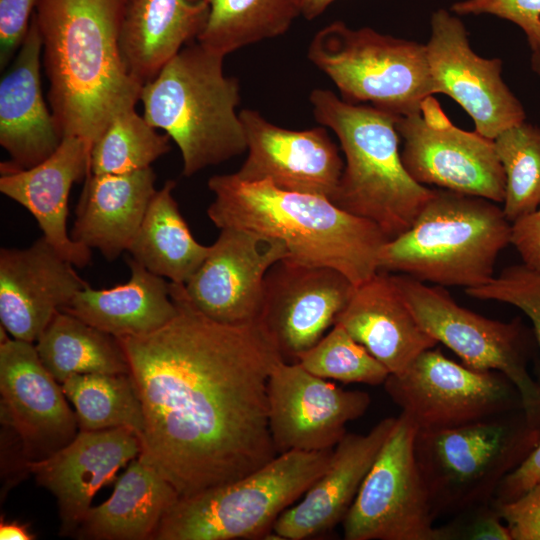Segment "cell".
Instances as JSON below:
<instances>
[{
    "mask_svg": "<svg viewBox=\"0 0 540 540\" xmlns=\"http://www.w3.org/2000/svg\"><path fill=\"white\" fill-rule=\"evenodd\" d=\"M176 316L160 329L117 338L142 403L139 456L188 497L238 480L278 453L267 383L282 359L259 321L216 322L171 282Z\"/></svg>",
    "mask_w": 540,
    "mask_h": 540,
    "instance_id": "6da1fadb",
    "label": "cell"
},
{
    "mask_svg": "<svg viewBox=\"0 0 540 540\" xmlns=\"http://www.w3.org/2000/svg\"><path fill=\"white\" fill-rule=\"evenodd\" d=\"M127 0H39L48 100L62 138L91 147L119 114L135 108L143 84L129 71L120 34Z\"/></svg>",
    "mask_w": 540,
    "mask_h": 540,
    "instance_id": "7a4b0ae2",
    "label": "cell"
},
{
    "mask_svg": "<svg viewBox=\"0 0 540 540\" xmlns=\"http://www.w3.org/2000/svg\"><path fill=\"white\" fill-rule=\"evenodd\" d=\"M214 200L207 215L219 229L237 228L284 243L286 259L343 273L356 287L378 271L389 240L372 221L353 215L330 199L280 189L270 181H243L234 173L212 176Z\"/></svg>",
    "mask_w": 540,
    "mask_h": 540,
    "instance_id": "3957f363",
    "label": "cell"
},
{
    "mask_svg": "<svg viewBox=\"0 0 540 540\" xmlns=\"http://www.w3.org/2000/svg\"><path fill=\"white\" fill-rule=\"evenodd\" d=\"M316 121L330 128L344 153L332 202L375 223L390 240L408 230L433 194L407 172L399 150V117L371 105L352 104L328 89H314Z\"/></svg>",
    "mask_w": 540,
    "mask_h": 540,
    "instance_id": "277c9868",
    "label": "cell"
},
{
    "mask_svg": "<svg viewBox=\"0 0 540 540\" xmlns=\"http://www.w3.org/2000/svg\"><path fill=\"white\" fill-rule=\"evenodd\" d=\"M223 61L197 41L189 43L141 89L144 118L176 143L187 177L247 151L236 112L239 82L224 73Z\"/></svg>",
    "mask_w": 540,
    "mask_h": 540,
    "instance_id": "5b68a950",
    "label": "cell"
},
{
    "mask_svg": "<svg viewBox=\"0 0 540 540\" xmlns=\"http://www.w3.org/2000/svg\"><path fill=\"white\" fill-rule=\"evenodd\" d=\"M510 238L511 223L495 202L433 189L412 226L382 246L378 271L443 287H478L494 277Z\"/></svg>",
    "mask_w": 540,
    "mask_h": 540,
    "instance_id": "8992f818",
    "label": "cell"
},
{
    "mask_svg": "<svg viewBox=\"0 0 540 540\" xmlns=\"http://www.w3.org/2000/svg\"><path fill=\"white\" fill-rule=\"evenodd\" d=\"M539 442L540 427L522 408L458 427L417 430L415 458L435 517L492 502Z\"/></svg>",
    "mask_w": 540,
    "mask_h": 540,
    "instance_id": "52a82bcc",
    "label": "cell"
},
{
    "mask_svg": "<svg viewBox=\"0 0 540 540\" xmlns=\"http://www.w3.org/2000/svg\"><path fill=\"white\" fill-rule=\"evenodd\" d=\"M333 448L279 453L238 480L180 497L163 517L154 539L267 538L278 517L326 470Z\"/></svg>",
    "mask_w": 540,
    "mask_h": 540,
    "instance_id": "ba28073f",
    "label": "cell"
},
{
    "mask_svg": "<svg viewBox=\"0 0 540 540\" xmlns=\"http://www.w3.org/2000/svg\"><path fill=\"white\" fill-rule=\"evenodd\" d=\"M307 56L352 104L403 117L420 112L434 94L426 45L369 27L332 22L315 34Z\"/></svg>",
    "mask_w": 540,
    "mask_h": 540,
    "instance_id": "9c48e42d",
    "label": "cell"
},
{
    "mask_svg": "<svg viewBox=\"0 0 540 540\" xmlns=\"http://www.w3.org/2000/svg\"><path fill=\"white\" fill-rule=\"evenodd\" d=\"M391 274L420 326L464 365L504 374L517 388L528 420L540 427V384L528 371L530 335L521 322L486 318L460 306L443 286Z\"/></svg>",
    "mask_w": 540,
    "mask_h": 540,
    "instance_id": "30bf717a",
    "label": "cell"
},
{
    "mask_svg": "<svg viewBox=\"0 0 540 540\" xmlns=\"http://www.w3.org/2000/svg\"><path fill=\"white\" fill-rule=\"evenodd\" d=\"M417 427L404 414L364 478L342 521L346 540H439L435 515L420 473Z\"/></svg>",
    "mask_w": 540,
    "mask_h": 540,
    "instance_id": "8fae6325",
    "label": "cell"
},
{
    "mask_svg": "<svg viewBox=\"0 0 540 540\" xmlns=\"http://www.w3.org/2000/svg\"><path fill=\"white\" fill-rule=\"evenodd\" d=\"M383 385L418 430L453 428L523 409L517 388L504 374L459 364L435 347L402 373L390 374Z\"/></svg>",
    "mask_w": 540,
    "mask_h": 540,
    "instance_id": "7c38bea8",
    "label": "cell"
},
{
    "mask_svg": "<svg viewBox=\"0 0 540 540\" xmlns=\"http://www.w3.org/2000/svg\"><path fill=\"white\" fill-rule=\"evenodd\" d=\"M396 129L416 182L503 203L506 178L493 139L455 126L433 96L420 112L399 117Z\"/></svg>",
    "mask_w": 540,
    "mask_h": 540,
    "instance_id": "4fadbf2b",
    "label": "cell"
},
{
    "mask_svg": "<svg viewBox=\"0 0 540 540\" xmlns=\"http://www.w3.org/2000/svg\"><path fill=\"white\" fill-rule=\"evenodd\" d=\"M430 25L425 45L434 94L457 102L489 139L525 121L523 105L502 78L501 59L476 54L462 21L444 9L432 14Z\"/></svg>",
    "mask_w": 540,
    "mask_h": 540,
    "instance_id": "5bb4252c",
    "label": "cell"
},
{
    "mask_svg": "<svg viewBox=\"0 0 540 540\" xmlns=\"http://www.w3.org/2000/svg\"><path fill=\"white\" fill-rule=\"evenodd\" d=\"M268 422L277 453L333 448L348 422L363 416L371 397L345 390L307 371L298 362L279 361L267 383Z\"/></svg>",
    "mask_w": 540,
    "mask_h": 540,
    "instance_id": "9a60e30c",
    "label": "cell"
},
{
    "mask_svg": "<svg viewBox=\"0 0 540 540\" xmlns=\"http://www.w3.org/2000/svg\"><path fill=\"white\" fill-rule=\"evenodd\" d=\"M0 419L28 462L54 454L77 435V417L62 385L41 362L35 343H0Z\"/></svg>",
    "mask_w": 540,
    "mask_h": 540,
    "instance_id": "2e32d148",
    "label": "cell"
},
{
    "mask_svg": "<svg viewBox=\"0 0 540 540\" xmlns=\"http://www.w3.org/2000/svg\"><path fill=\"white\" fill-rule=\"evenodd\" d=\"M356 286L340 271L282 259L267 272L259 322L286 362L333 327Z\"/></svg>",
    "mask_w": 540,
    "mask_h": 540,
    "instance_id": "e0dca14e",
    "label": "cell"
},
{
    "mask_svg": "<svg viewBox=\"0 0 540 540\" xmlns=\"http://www.w3.org/2000/svg\"><path fill=\"white\" fill-rule=\"evenodd\" d=\"M287 257V248L277 239L243 229H220L207 257L183 285L186 296L196 310L216 322H257L266 274Z\"/></svg>",
    "mask_w": 540,
    "mask_h": 540,
    "instance_id": "ac0fdd59",
    "label": "cell"
},
{
    "mask_svg": "<svg viewBox=\"0 0 540 540\" xmlns=\"http://www.w3.org/2000/svg\"><path fill=\"white\" fill-rule=\"evenodd\" d=\"M239 116L248 155L236 177L248 182L267 180L283 190L332 200L344 161L324 126L282 128L252 109L241 110Z\"/></svg>",
    "mask_w": 540,
    "mask_h": 540,
    "instance_id": "d6986e66",
    "label": "cell"
},
{
    "mask_svg": "<svg viewBox=\"0 0 540 540\" xmlns=\"http://www.w3.org/2000/svg\"><path fill=\"white\" fill-rule=\"evenodd\" d=\"M41 236L0 249V320L12 338L35 343L57 312L89 284Z\"/></svg>",
    "mask_w": 540,
    "mask_h": 540,
    "instance_id": "ffe728a7",
    "label": "cell"
},
{
    "mask_svg": "<svg viewBox=\"0 0 540 540\" xmlns=\"http://www.w3.org/2000/svg\"><path fill=\"white\" fill-rule=\"evenodd\" d=\"M140 453V439L130 429L79 430L66 446L28 462L27 469L56 498L61 535L75 536L95 494Z\"/></svg>",
    "mask_w": 540,
    "mask_h": 540,
    "instance_id": "44dd1931",
    "label": "cell"
},
{
    "mask_svg": "<svg viewBox=\"0 0 540 540\" xmlns=\"http://www.w3.org/2000/svg\"><path fill=\"white\" fill-rule=\"evenodd\" d=\"M395 422L396 417H387L367 434L347 432L301 501L278 517L271 533L275 539H310L342 523Z\"/></svg>",
    "mask_w": 540,
    "mask_h": 540,
    "instance_id": "7402d4cb",
    "label": "cell"
},
{
    "mask_svg": "<svg viewBox=\"0 0 540 540\" xmlns=\"http://www.w3.org/2000/svg\"><path fill=\"white\" fill-rule=\"evenodd\" d=\"M90 151L83 139L67 136L43 162L28 169L4 170L0 176V192L23 206L37 221L42 236L79 268L91 263L92 250L68 233V201L72 185L90 174Z\"/></svg>",
    "mask_w": 540,
    "mask_h": 540,
    "instance_id": "603a6c76",
    "label": "cell"
},
{
    "mask_svg": "<svg viewBox=\"0 0 540 540\" xmlns=\"http://www.w3.org/2000/svg\"><path fill=\"white\" fill-rule=\"evenodd\" d=\"M42 45L34 11L26 38L0 82V144L10 157L1 171L36 166L63 139L42 95Z\"/></svg>",
    "mask_w": 540,
    "mask_h": 540,
    "instance_id": "cb8c5ba5",
    "label": "cell"
},
{
    "mask_svg": "<svg viewBox=\"0 0 540 540\" xmlns=\"http://www.w3.org/2000/svg\"><path fill=\"white\" fill-rule=\"evenodd\" d=\"M336 323L390 374L402 373L421 353L438 344L414 317L392 274L384 271L355 288Z\"/></svg>",
    "mask_w": 540,
    "mask_h": 540,
    "instance_id": "d4e9b609",
    "label": "cell"
},
{
    "mask_svg": "<svg viewBox=\"0 0 540 540\" xmlns=\"http://www.w3.org/2000/svg\"><path fill=\"white\" fill-rule=\"evenodd\" d=\"M151 167L125 174H89L71 238L113 261L128 251L155 192Z\"/></svg>",
    "mask_w": 540,
    "mask_h": 540,
    "instance_id": "484cf974",
    "label": "cell"
},
{
    "mask_svg": "<svg viewBox=\"0 0 540 540\" xmlns=\"http://www.w3.org/2000/svg\"><path fill=\"white\" fill-rule=\"evenodd\" d=\"M209 0H127L120 44L130 73L142 84L205 27Z\"/></svg>",
    "mask_w": 540,
    "mask_h": 540,
    "instance_id": "4316f807",
    "label": "cell"
},
{
    "mask_svg": "<svg viewBox=\"0 0 540 540\" xmlns=\"http://www.w3.org/2000/svg\"><path fill=\"white\" fill-rule=\"evenodd\" d=\"M130 277L107 289L87 286L61 311L116 338L152 333L177 314L171 282L158 276L131 256L126 257Z\"/></svg>",
    "mask_w": 540,
    "mask_h": 540,
    "instance_id": "83f0119b",
    "label": "cell"
},
{
    "mask_svg": "<svg viewBox=\"0 0 540 540\" xmlns=\"http://www.w3.org/2000/svg\"><path fill=\"white\" fill-rule=\"evenodd\" d=\"M179 498L174 486L138 456L118 478L110 498L90 508L75 536L95 540L154 539L163 517Z\"/></svg>",
    "mask_w": 540,
    "mask_h": 540,
    "instance_id": "f1b7e54d",
    "label": "cell"
},
{
    "mask_svg": "<svg viewBox=\"0 0 540 540\" xmlns=\"http://www.w3.org/2000/svg\"><path fill=\"white\" fill-rule=\"evenodd\" d=\"M167 180L152 197L142 224L129 246L130 256L150 272L175 284H186L207 257L182 216Z\"/></svg>",
    "mask_w": 540,
    "mask_h": 540,
    "instance_id": "f546056e",
    "label": "cell"
},
{
    "mask_svg": "<svg viewBox=\"0 0 540 540\" xmlns=\"http://www.w3.org/2000/svg\"><path fill=\"white\" fill-rule=\"evenodd\" d=\"M39 358L62 384L75 374H130L118 339L59 311L35 342Z\"/></svg>",
    "mask_w": 540,
    "mask_h": 540,
    "instance_id": "4dcf8cb0",
    "label": "cell"
},
{
    "mask_svg": "<svg viewBox=\"0 0 540 540\" xmlns=\"http://www.w3.org/2000/svg\"><path fill=\"white\" fill-rule=\"evenodd\" d=\"M197 42L224 57L244 46L285 33L301 15L300 0H209Z\"/></svg>",
    "mask_w": 540,
    "mask_h": 540,
    "instance_id": "1f68e13d",
    "label": "cell"
},
{
    "mask_svg": "<svg viewBox=\"0 0 540 540\" xmlns=\"http://www.w3.org/2000/svg\"><path fill=\"white\" fill-rule=\"evenodd\" d=\"M61 385L79 430L127 428L141 438L144 412L130 374H75Z\"/></svg>",
    "mask_w": 540,
    "mask_h": 540,
    "instance_id": "d6a6232c",
    "label": "cell"
},
{
    "mask_svg": "<svg viewBox=\"0 0 540 540\" xmlns=\"http://www.w3.org/2000/svg\"><path fill=\"white\" fill-rule=\"evenodd\" d=\"M168 134L157 132L135 108L116 116L94 141L91 174H125L149 168L171 149Z\"/></svg>",
    "mask_w": 540,
    "mask_h": 540,
    "instance_id": "836d02e7",
    "label": "cell"
},
{
    "mask_svg": "<svg viewBox=\"0 0 540 540\" xmlns=\"http://www.w3.org/2000/svg\"><path fill=\"white\" fill-rule=\"evenodd\" d=\"M493 141L506 178L502 210L512 224L540 206V127L525 120Z\"/></svg>",
    "mask_w": 540,
    "mask_h": 540,
    "instance_id": "e575fe53",
    "label": "cell"
},
{
    "mask_svg": "<svg viewBox=\"0 0 540 540\" xmlns=\"http://www.w3.org/2000/svg\"><path fill=\"white\" fill-rule=\"evenodd\" d=\"M297 362L307 371L325 379L371 386L384 384L390 372L339 323Z\"/></svg>",
    "mask_w": 540,
    "mask_h": 540,
    "instance_id": "d590c367",
    "label": "cell"
},
{
    "mask_svg": "<svg viewBox=\"0 0 540 540\" xmlns=\"http://www.w3.org/2000/svg\"><path fill=\"white\" fill-rule=\"evenodd\" d=\"M470 297L513 305L532 322L540 351V272L523 263L503 269L488 283L465 289ZM540 384V359L537 368Z\"/></svg>",
    "mask_w": 540,
    "mask_h": 540,
    "instance_id": "8d00e7d4",
    "label": "cell"
},
{
    "mask_svg": "<svg viewBox=\"0 0 540 540\" xmlns=\"http://www.w3.org/2000/svg\"><path fill=\"white\" fill-rule=\"evenodd\" d=\"M438 529L439 540H512L493 502L464 510Z\"/></svg>",
    "mask_w": 540,
    "mask_h": 540,
    "instance_id": "74e56055",
    "label": "cell"
},
{
    "mask_svg": "<svg viewBox=\"0 0 540 540\" xmlns=\"http://www.w3.org/2000/svg\"><path fill=\"white\" fill-rule=\"evenodd\" d=\"M451 11L460 15L491 14L520 27L527 39L540 32V0H464Z\"/></svg>",
    "mask_w": 540,
    "mask_h": 540,
    "instance_id": "f35d334b",
    "label": "cell"
},
{
    "mask_svg": "<svg viewBox=\"0 0 540 540\" xmlns=\"http://www.w3.org/2000/svg\"><path fill=\"white\" fill-rule=\"evenodd\" d=\"M493 504L512 540H540V482L512 501Z\"/></svg>",
    "mask_w": 540,
    "mask_h": 540,
    "instance_id": "ab89813d",
    "label": "cell"
},
{
    "mask_svg": "<svg viewBox=\"0 0 540 540\" xmlns=\"http://www.w3.org/2000/svg\"><path fill=\"white\" fill-rule=\"evenodd\" d=\"M39 0H0V67L20 49Z\"/></svg>",
    "mask_w": 540,
    "mask_h": 540,
    "instance_id": "60d3db41",
    "label": "cell"
},
{
    "mask_svg": "<svg viewBox=\"0 0 540 540\" xmlns=\"http://www.w3.org/2000/svg\"><path fill=\"white\" fill-rule=\"evenodd\" d=\"M510 244L524 265L540 272V206L511 224Z\"/></svg>",
    "mask_w": 540,
    "mask_h": 540,
    "instance_id": "b9f144b4",
    "label": "cell"
},
{
    "mask_svg": "<svg viewBox=\"0 0 540 540\" xmlns=\"http://www.w3.org/2000/svg\"><path fill=\"white\" fill-rule=\"evenodd\" d=\"M540 482V442L498 487L493 502L512 501Z\"/></svg>",
    "mask_w": 540,
    "mask_h": 540,
    "instance_id": "7bdbcfd3",
    "label": "cell"
},
{
    "mask_svg": "<svg viewBox=\"0 0 540 540\" xmlns=\"http://www.w3.org/2000/svg\"><path fill=\"white\" fill-rule=\"evenodd\" d=\"M36 536L30 532L28 525L17 520L6 521L1 519L0 522V539L1 540H32Z\"/></svg>",
    "mask_w": 540,
    "mask_h": 540,
    "instance_id": "ee69618b",
    "label": "cell"
},
{
    "mask_svg": "<svg viewBox=\"0 0 540 540\" xmlns=\"http://www.w3.org/2000/svg\"><path fill=\"white\" fill-rule=\"evenodd\" d=\"M336 0H300L301 15L307 20L320 16Z\"/></svg>",
    "mask_w": 540,
    "mask_h": 540,
    "instance_id": "f6af8a7d",
    "label": "cell"
},
{
    "mask_svg": "<svg viewBox=\"0 0 540 540\" xmlns=\"http://www.w3.org/2000/svg\"><path fill=\"white\" fill-rule=\"evenodd\" d=\"M527 41L531 50V68L540 78V32Z\"/></svg>",
    "mask_w": 540,
    "mask_h": 540,
    "instance_id": "bcb514c9",
    "label": "cell"
}]
</instances>
